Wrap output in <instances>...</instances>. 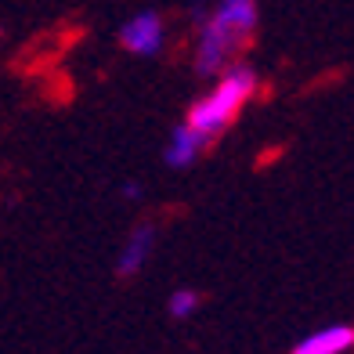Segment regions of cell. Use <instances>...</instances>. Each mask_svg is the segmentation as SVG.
Wrapping results in <instances>:
<instances>
[{"mask_svg":"<svg viewBox=\"0 0 354 354\" xmlns=\"http://www.w3.org/2000/svg\"><path fill=\"white\" fill-rule=\"evenodd\" d=\"M152 250H156V232L149 228V224H138V228L131 232V239L123 243L120 257H116V275L120 279L138 275V271L152 261Z\"/></svg>","mask_w":354,"mask_h":354,"instance_id":"obj_5","label":"cell"},{"mask_svg":"<svg viewBox=\"0 0 354 354\" xmlns=\"http://www.w3.org/2000/svg\"><path fill=\"white\" fill-rule=\"evenodd\" d=\"M199 304H203V297L196 293V289H177V293H170V300H167V311H170V318L185 322V318H192L199 311Z\"/></svg>","mask_w":354,"mask_h":354,"instance_id":"obj_7","label":"cell"},{"mask_svg":"<svg viewBox=\"0 0 354 354\" xmlns=\"http://www.w3.org/2000/svg\"><path fill=\"white\" fill-rule=\"evenodd\" d=\"M210 145H214V141L206 138V134H199L196 127L177 123L174 134H170V141H167V167L185 170V167H192V163H199V156L210 149Z\"/></svg>","mask_w":354,"mask_h":354,"instance_id":"obj_4","label":"cell"},{"mask_svg":"<svg viewBox=\"0 0 354 354\" xmlns=\"http://www.w3.org/2000/svg\"><path fill=\"white\" fill-rule=\"evenodd\" d=\"M257 19H261L257 0H217L199 22L196 69L203 76L224 73L257 33Z\"/></svg>","mask_w":354,"mask_h":354,"instance_id":"obj_1","label":"cell"},{"mask_svg":"<svg viewBox=\"0 0 354 354\" xmlns=\"http://www.w3.org/2000/svg\"><path fill=\"white\" fill-rule=\"evenodd\" d=\"M351 347H354V329L344 322V326H326L308 333L304 340L293 344L289 354H347Z\"/></svg>","mask_w":354,"mask_h":354,"instance_id":"obj_6","label":"cell"},{"mask_svg":"<svg viewBox=\"0 0 354 354\" xmlns=\"http://www.w3.org/2000/svg\"><path fill=\"white\" fill-rule=\"evenodd\" d=\"M120 44L138 58H156L167 44V26L156 11H138L123 22L120 29Z\"/></svg>","mask_w":354,"mask_h":354,"instance_id":"obj_3","label":"cell"},{"mask_svg":"<svg viewBox=\"0 0 354 354\" xmlns=\"http://www.w3.org/2000/svg\"><path fill=\"white\" fill-rule=\"evenodd\" d=\"M123 196H127V199H141V188H138V185H127Z\"/></svg>","mask_w":354,"mask_h":354,"instance_id":"obj_8","label":"cell"},{"mask_svg":"<svg viewBox=\"0 0 354 354\" xmlns=\"http://www.w3.org/2000/svg\"><path fill=\"white\" fill-rule=\"evenodd\" d=\"M253 94H257V73L243 66V62H232L224 73H217V84L210 87V94L192 102L185 123L196 127L210 141H217L239 120V112L253 102Z\"/></svg>","mask_w":354,"mask_h":354,"instance_id":"obj_2","label":"cell"}]
</instances>
